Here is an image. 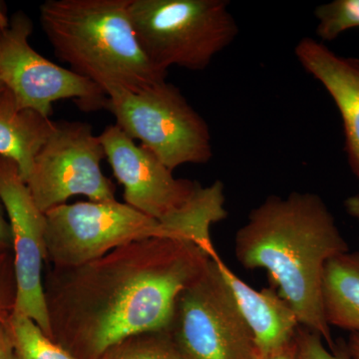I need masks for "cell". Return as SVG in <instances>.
Listing matches in <instances>:
<instances>
[{
	"label": "cell",
	"mask_w": 359,
	"mask_h": 359,
	"mask_svg": "<svg viewBox=\"0 0 359 359\" xmlns=\"http://www.w3.org/2000/svg\"><path fill=\"white\" fill-rule=\"evenodd\" d=\"M212 257L199 245L149 238L43 280L52 339L77 359H99L123 340L166 332L177 299Z\"/></svg>",
	"instance_id": "1"
},
{
	"label": "cell",
	"mask_w": 359,
	"mask_h": 359,
	"mask_svg": "<svg viewBox=\"0 0 359 359\" xmlns=\"http://www.w3.org/2000/svg\"><path fill=\"white\" fill-rule=\"evenodd\" d=\"M334 215L309 192L269 196L236 233L235 252L247 269H264L301 327L337 347L323 306V280L330 259L348 252Z\"/></svg>",
	"instance_id": "2"
},
{
	"label": "cell",
	"mask_w": 359,
	"mask_h": 359,
	"mask_svg": "<svg viewBox=\"0 0 359 359\" xmlns=\"http://www.w3.org/2000/svg\"><path fill=\"white\" fill-rule=\"evenodd\" d=\"M130 0H47L39 7L42 29L70 69L98 85L137 92L166 81L168 71L148 57L137 39Z\"/></svg>",
	"instance_id": "3"
},
{
	"label": "cell",
	"mask_w": 359,
	"mask_h": 359,
	"mask_svg": "<svg viewBox=\"0 0 359 359\" xmlns=\"http://www.w3.org/2000/svg\"><path fill=\"white\" fill-rule=\"evenodd\" d=\"M99 138L115 178L124 188L125 203L199 245L212 259H219L211 228L228 217L224 184L218 180L204 187L176 178L116 124L106 127Z\"/></svg>",
	"instance_id": "4"
},
{
	"label": "cell",
	"mask_w": 359,
	"mask_h": 359,
	"mask_svg": "<svg viewBox=\"0 0 359 359\" xmlns=\"http://www.w3.org/2000/svg\"><path fill=\"white\" fill-rule=\"evenodd\" d=\"M129 14L142 48L166 71L205 70L240 33L226 0H130Z\"/></svg>",
	"instance_id": "5"
},
{
	"label": "cell",
	"mask_w": 359,
	"mask_h": 359,
	"mask_svg": "<svg viewBox=\"0 0 359 359\" xmlns=\"http://www.w3.org/2000/svg\"><path fill=\"white\" fill-rule=\"evenodd\" d=\"M105 109L127 136L172 171L212 158L209 125L174 84L165 81L137 93L114 90L107 94Z\"/></svg>",
	"instance_id": "6"
},
{
	"label": "cell",
	"mask_w": 359,
	"mask_h": 359,
	"mask_svg": "<svg viewBox=\"0 0 359 359\" xmlns=\"http://www.w3.org/2000/svg\"><path fill=\"white\" fill-rule=\"evenodd\" d=\"M45 216L46 262L54 268L80 266L149 238L186 241L160 222L116 200L66 203Z\"/></svg>",
	"instance_id": "7"
},
{
	"label": "cell",
	"mask_w": 359,
	"mask_h": 359,
	"mask_svg": "<svg viewBox=\"0 0 359 359\" xmlns=\"http://www.w3.org/2000/svg\"><path fill=\"white\" fill-rule=\"evenodd\" d=\"M217 259L179 295L168 332L187 359H256L254 337Z\"/></svg>",
	"instance_id": "8"
},
{
	"label": "cell",
	"mask_w": 359,
	"mask_h": 359,
	"mask_svg": "<svg viewBox=\"0 0 359 359\" xmlns=\"http://www.w3.org/2000/svg\"><path fill=\"white\" fill-rule=\"evenodd\" d=\"M32 21L20 11L0 28V80L18 105L48 118L61 100H73L87 112L105 109L107 95L98 85L32 48Z\"/></svg>",
	"instance_id": "9"
},
{
	"label": "cell",
	"mask_w": 359,
	"mask_h": 359,
	"mask_svg": "<svg viewBox=\"0 0 359 359\" xmlns=\"http://www.w3.org/2000/svg\"><path fill=\"white\" fill-rule=\"evenodd\" d=\"M105 151L88 123L61 121L35 158L25 181L40 211L76 196L91 202L115 199L116 187L101 169Z\"/></svg>",
	"instance_id": "10"
},
{
	"label": "cell",
	"mask_w": 359,
	"mask_h": 359,
	"mask_svg": "<svg viewBox=\"0 0 359 359\" xmlns=\"http://www.w3.org/2000/svg\"><path fill=\"white\" fill-rule=\"evenodd\" d=\"M0 199L11 226L15 301L13 313L27 316L52 339L42 266L46 261V216L35 204L20 170L0 157Z\"/></svg>",
	"instance_id": "11"
},
{
	"label": "cell",
	"mask_w": 359,
	"mask_h": 359,
	"mask_svg": "<svg viewBox=\"0 0 359 359\" xmlns=\"http://www.w3.org/2000/svg\"><path fill=\"white\" fill-rule=\"evenodd\" d=\"M297 62L332 97L342 120L344 150L351 171L359 179V59L339 55L313 37L295 45Z\"/></svg>",
	"instance_id": "12"
},
{
	"label": "cell",
	"mask_w": 359,
	"mask_h": 359,
	"mask_svg": "<svg viewBox=\"0 0 359 359\" xmlns=\"http://www.w3.org/2000/svg\"><path fill=\"white\" fill-rule=\"evenodd\" d=\"M217 264L238 311L249 327L257 354L273 353L297 337V314L275 289L255 290L238 278L219 257Z\"/></svg>",
	"instance_id": "13"
},
{
	"label": "cell",
	"mask_w": 359,
	"mask_h": 359,
	"mask_svg": "<svg viewBox=\"0 0 359 359\" xmlns=\"http://www.w3.org/2000/svg\"><path fill=\"white\" fill-rule=\"evenodd\" d=\"M56 123L36 111L20 108L8 89L0 92V157L13 161L23 181Z\"/></svg>",
	"instance_id": "14"
},
{
	"label": "cell",
	"mask_w": 359,
	"mask_h": 359,
	"mask_svg": "<svg viewBox=\"0 0 359 359\" xmlns=\"http://www.w3.org/2000/svg\"><path fill=\"white\" fill-rule=\"evenodd\" d=\"M323 306L330 327L359 334V252L340 254L325 266Z\"/></svg>",
	"instance_id": "15"
},
{
	"label": "cell",
	"mask_w": 359,
	"mask_h": 359,
	"mask_svg": "<svg viewBox=\"0 0 359 359\" xmlns=\"http://www.w3.org/2000/svg\"><path fill=\"white\" fill-rule=\"evenodd\" d=\"M6 321L18 359H77L27 316L11 313Z\"/></svg>",
	"instance_id": "16"
},
{
	"label": "cell",
	"mask_w": 359,
	"mask_h": 359,
	"mask_svg": "<svg viewBox=\"0 0 359 359\" xmlns=\"http://www.w3.org/2000/svg\"><path fill=\"white\" fill-rule=\"evenodd\" d=\"M99 359H187L169 332H146L123 340Z\"/></svg>",
	"instance_id": "17"
},
{
	"label": "cell",
	"mask_w": 359,
	"mask_h": 359,
	"mask_svg": "<svg viewBox=\"0 0 359 359\" xmlns=\"http://www.w3.org/2000/svg\"><path fill=\"white\" fill-rule=\"evenodd\" d=\"M316 32L323 41H332L342 33L359 28V0H334L314 9Z\"/></svg>",
	"instance_id": "18"
},
{
	"label": "cell",
	"mask_w": 359,
	"mask_h": 359,
	"mask_svg": "<svg viewBox=\"0 0 359 359\" xmlns=\"http://www.w3.org/2000/svg\"><path fill=\"white\" fill-rule=\"evenodd\" d=\"M302 359H351L346 346H337L330 351L320 335L299 327L297 335Z\"/></svg>",
	"instance_id": "19"
},
{
	"label": "cell",
	"mask_w": 359,
	"mask_h": 359,
	"mask_svg": "<svg viewBox=\"0 0 359 359\" xmlns=\"http://www.w3.org/2000/svg\"><path fill=\"white\" fill-rule=\"evenodd\" d=\"M6 254L0 257V316H8L11 313H6L7 309L13 311L14 301H15V289H11V283L6 282L2 273V263H4Z\"/></svg>",
	"instance_id": "20"
},
{
	"label": "cell",
	"mask_w": 359,
	"mask_h": 359,
	"mask_svg": "<svg viewBox=\"0 0 359 359\" xmlns=\"http://www.w3.org/2000/svg\"><path fill=\"white\" fill-rule=\"evenodd\" d=\"M6 318L7 316H0V359H18Z\"/></svg>",
	"instance_id": "21"
},
{
	"label": "cell",
	"mask_w": 359,
	"mask_h": 359,
	"mask_svg": "<svg viewBox=\"0 0 359 359\" xmlns=\"http://www.w3.org/2000/svg\"><path fill=\"white\" fill-rule=\"evenodd\" d=\"M256 359H302L299 342L295 337L287 346L266 354H257Z\"/></svg>",
	"instance_id": "22"
},
{
	"label": "cell",
	"mask_w": 359,
	"mask_h": 359,
	"mask_svg": "<svg viewBox=\"0 0 359 359\" xmlns=\"http://www.w3.org/2000/svg\"><path fill=\"white\" fill-rule=\"evenodd\" d=\"M6 214L4 204L0 199V245L7 250L13 244V238H11V226Z\"/></svg>",
	"instance_id": "23"
},
{
	"label": "cell",
	"mask_w": 359,
	"mask_h": 359,
	"mask_svg": "<svg viewBox=\"0 0 359 359\" xmlns=\"http://www.w3.org/2000/svg\"><path fill=\"white\" fill-rule=\"evenodd\" d=\"M344 208L347 214L359 224V194L347 198L344 201Z\"/></svg>",
	"instance_id": "24"
},
{
	"label": "cell",
	"mask_w": 359,
	"mask_h": 359,
	"mask_svg": "<svg viewBox=\"0 0 359 359\" xmlns=\"http://www.w3.org/2000/svg\"><path fill=\"white\" fill-rule=\"evenodd\" d=\"M351 359H359V334H351L346 344Z\"/></svg>",
	"instance_id": "25"
},
{
	"label": "cell",
	"mask_w": 359,
	"mask_h": 359,
	"mask_svg": "<svg viewBox=\"0 0 359 359\" xmlns=\"http://www.w3.org/2000/svg\"><path fill=\"white\" fill-rule=\"evenodd\" d=\"M9 22L8 18L6 16V8H4L2 4H0V28L2 26L7 25Z\"/></svg>",
	"instance_id": "26"
},
{
	"label": "cell",
	"mask_w": 359,
	"mask_h": 359,
	"mask_svg": "<svg viewBox=\"0 0 359 359\" xmlns=\"http://www.w3.org/2000/svg\"><path fill=\"white\" fill-rule=\"evenodd\" d=\"M6 252V249H4V248H2L1 245H0V257L4 256V254Z\"/></svg>",
	"instance_id": "27"
},
{
	"label": "cell",
	"mask_w": 359,
	"mask_h": 359,
	"mask_svg": "<svg viewBox=\"0 0 359 359\" xmlns=\"http://www.w3.org/2000/svg\"><path fill=\"white\" fill-rule=\"evenodd\" d=\"M4 89H6V86H4V84L2 83L1 80H0V92L4 91Z\"/></svg>",
	"instance_id": "28"
}]
</instances>
